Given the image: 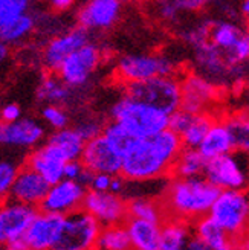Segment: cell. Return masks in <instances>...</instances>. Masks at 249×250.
Wrapping results in <instances>:
<instances>
[{
  "mask_svg": "<svg viewBox=\"0 0 249 250\" xmlns=\"http://www.w3.org/2000/svg\"><path fill=\"white\" fill-rule=\"evenodd\" d=\"M181 137L164 130L150 137H136L122 154L119 176L130 183H148L171 176L174 160L182 149Z\"/></svg>",
  "mask_w": 249,
  "mask_h": 250,
  "instance_id": "obj_1",
  "label": "cell"
},
{
  "mask_svg": "<svg viewBox=\"0 0 249 250\" xmlns=\"http://www.w3.org/2000/svg\"><path fill=\"white\" fill-rule=\"evenodd\" d=\"M219 192L205 177H173L165 185L159 202L162 203L167 217L194 223L208 215Z\"/></svg>",
  "mask_w": 249,
  "mask_h": 250,
  "instance_id": "obj_2",
  "label": "cell"
},
{
  "mask_svg": "<svg viewBox=\"0 0 249 250\" xmlns=\"http://www.w3.org/2000/svg\"><path fill=\"white\" fill-rule=\"evenodd\" d=\"M110 118L133 137H150L168 127V115L126 95L110 107Z\"/></svg>",
  "mask_w": 249,
  "mask_h": 250,
  "instance_id": "obj_3",
  "label": "cell"
},
{
  "mask_svg": "<svg viewBox=\"0 0 249 250\" xmlns=\"http://www.w3.org/2000/svg\"><path fill=\"white\" fill-rule=\"evenodd\" d=\"M115 75L121 84L179 77V61L167 54H124L116 61Z\"/></svg>",
  "mask_w": 249,
  "mask_h": 250,
  "instance_id": "obj_4",
  "label": "cell"
},
{
  "mask_svg": "<svg viewBox=\"0 0 249 250\" xmlns=\"http://www.w3.org/2000/svg\"><path fill=\"white\" fill-rule=\"evenodd\" d=\"M124 93L132 99L152 105L168 116L181 108V78L179 77H156L145 81L127 83Z\"/></svg>",
  "mask_w": 249,
  "mask_h": 250,
  "instance_id": "obj_5",
  "label": "cell"
},
{
  "mask_svg": "<svg viewBox=\"0 0 249 250\" xmlns=\"http://www.w3.org/2000/svg\"><path fill=\"white\" fill-rule=\"evenodd\" d=\"M208 217L228 235L243 240L249 218L248 194L245 191H220L208 212Z\"/></svg>",
  "mask_w": 249,
  "mask_h": 250,
  "instance_id": "obj_6",
  "label": "cell"
},
{
  "mask_svg": "<svg viewBox=\"0 0 249 250\" xmlns=\"http://www.w3.org/2000/svg\"><path fill=\"white\" fill-rule=\"evenodd\" d=\"M99 229L101 226L93 217L78 209L63 217L52 250H95Z\"/></svg>",
  "mask_w": 249,
  "mask_h": 250,
  "instance_id": "obj_7",
  "label": "cell"
},
{
  "mask_svg": "<svg viewBox=\"0 0 249 250\" xmlns=\"http://www.w3.org/2000/svg\"><path fill=\"white\" fill-rule=\"evenodd\" d=\"M101 62L103 49L98 43L91 40L63 61L57 75L70 89H81L91 81Z\"/></svg>",
  "mask_w": 249,
  "mask_h": 250,
  "instance_id": "obj_8",
  "label": "cell"
},
{
  "mask_svg": "<svg viewBox=\"0 0 249 250\" xmlns=\"http://www.w3.org/2000/svg\"><path fill=\"white\" fill-rule=\"evenodd\" d=\"M220 89L201 77L196 72H190L181 77V108L188 113H211L219 99Z\"/></svg>",
  "mask_w": 249,
  "mask_h": 250,
  "instance_id": "obj_9",
  "label": "cell"
},
{
  "mask_svg": "<svg viewBox=\"0 0 249 250\" xmlns=\"http://www.w3.org/2000/svg\"><path fill=\"white\" fill-rule=\"evenodd\" d=\"M204 177L219 191H245L248 185L245 168L235 153L206 160Z\"/></svg>",
  "mask_w": 249,
  "mask_h": 250,
  "instance_id": "obj_10",
  "label": "cell"
},
{
  "mask_svg": "<svg viewBox=\"0 0 249 250\" xmlns=\"http://www.w3.org/2000/svg\"><path fill=\"white\" fill-rule=\"evenodd\" d=\"M83 210L93 217L99 226L126 223L127 217V198L110 191L98 192L87 189L83 200Z\"/></svg>",
  "mask_w": 249,
  "mask_h": 250,
  "instance_id": "obj_11",
  "label": "cell"
},
{
  "mask_svg": "<svg viewBox=\"0 0 249 250\" xmlns=\"http://www.w3.org/2000/svg\"><path fill=\"white\" fill-rule=\"evenodd\" d=\"M37 210L8 197L0 200V246L22 241Z\"/></svg>",
  "mask_w": 249,
  "mask_h": 250,
  "instance_id": "obj_12",
  "label": "cell"
},
{
  "mask_svg": "<svg viewBox=\"0 0 249 250\" xmlns=\"http://www.w3.org/2000/svg\"><path fill=\"white\" fill-rule=\"evenodd\" d=\"M91 42V32L81 26L70 28L69 31L61 32L49 40L42 51V62L49 73H57L63 61Z\"/></svg>",
  "mask_w": 249,
  "mask_h": 250,
  "instance_id": "obj_13",
  "label": "cell"
},
{
  "mask_svg": "<svg viewBox=\"0 0 249 250\" xmlns=\"http://www.w3.org/2000/svg\"><path fill=\"white\" fill-rule=\"evenodd\" d=\"M87 188L78 182L61 179L57 183L49 185V189L40 205V209L49 214L65 217L83 206V200Z\"/></svg>",
  "mask_w": 249,
  "mask_h": 250,
  "instance_id": "obj_14",
  "label": "cell"
},
{
  "mask_svg": "<svg viewBox=\"0 0 249 250\" xmlns=\"http://www.w3.org/2000/svg\"><path fill=\"white\" fill-rule=\"evenodd\" d=\"M80 162L84 169L91 171L92 174L118 176L121 172L122 156L104 139L103 134H99L95 139L84 144Z\"/></svg>",
  "mask_w": 249,
  "mask_h": 250,
  "instance_id": "obj_15",
  "label": "cell"
},
{
  "mask_svg": "<svg viewBox=\"0 0 249 250\" xmlns=\"http://www.w3.org/2000/svg\"><path fill=\"white\" fill-rule=\"evenodd\" d=\"M45 137V125L34 118H20L9 124L0 122V145L2 146L34 149L43 144Z\"/></svg>",
  "mask_w": 249,
  "mask_h": 250,
  "instance_id": "obj_16",
  "label": "cell"
},
{
  "mask_svg": "<svg viewBox=\"0 0 249 250\" xmlns=\"http://www.w3.org/2000/svg\"><path fill=\"white\" fill-rule=\"evenodd\" d=\"M122 14L121 0H87L77 12L78 26L86 31H109Z\"/></svg>",
  "mask_w": 249,
  "mask_h": 250,
  "instance_id": "obj_17",
  "label": "cell"
},
{
  "mask_svg": "<svg viewBox=\"0 0 249 250\" xmlns=\"http://www.w3.org/2000/svg\"><path fill=\"white\" fill-rule=\"evenodd\" d=\"M66 162L68 160L65 159V156L54 145L45 142L31 149V153L24 160V165L35 171L45 182L52 185L63 179Z\"/></svg>",
  "mask_w": 249,
  "mask_h": 250,
  "instance_id": "obj_18",
  "label": "cell"
},
{
  "mask_svg": "<svg viewBox=\"0 0 249 250\" xmlns=\"http://www.w3.org/2000/svg\"><path fill=\"white\" fill-rule=\"evenodd\" d=\"M61 223H63L61 215L37 210L22 241L32 250H52V246L61 229Z\"/></svg>",
  "mask_w": 249,
  "mask_h": 250,
  "instance_id": "obj_19",
  "label": "cell"
},
{
  "mask_svg": "<svg viewBox=\"0 0 249 250\" xmlns=\"http://www.w3.org/2000/svg\"><path fill=\"white\" fill-rule=\"evenodd\" d=\"M47 189L49 183L45 182L35 171L24 165L19 169L17 177L8 194V198L32 208H40Z\"/></svg>",
  "mask_w": 249,
  "mask_h": 250,
  "instance_id": "obj_20",
  "label": "cell"
},
{
  "mask_svg": "<svg viewBox=\"0 0 249 250\" xmlns=\"http://www.w3.org/2000/svg\"><path fill=\"white\" fill-rule=\"evenodd\" d=\"M209 0H150L152 14L165 24H181L186 16L202 12Z\"/></svg>",
  "mask_w": 249,
  "mask_h": 250,
  "instance_id": "obj_21",
  "label": "cell"
},
{
  "mask_svg": "<svg viewBox=\"0 0 249 250\" xmlns=\"http://www.w3.org/2000/svg\"><path fill=\"white\" fill-rule=\"evenodd\" d=\"M194 235L202 240L209 250H248V241L228 235L208 215L193 223Z\"/></svg>",
  "mask_w": 249,
  "mask_h": 250,
  "instance_id": "obj_22",
  "label": "cell"
},
{
  "mask_svg": "<svg viewBox=\"0 0 249 250\" xmlns=\"http://www.w3.org/2000/svg\"><path fill=\"white\" fill-rule=\"evenodd\" d=\"M201 154L206 159H216L220 156H225L235 151V145L232 141V136L226 127L223 119L216 118L214 122L211 124L209 130L206 131L205 137L202 139L201 145L197 146Z\"/></svg>",
  "mask_w": 249,
  "mask_h": 250,
  "instance_id": "obj_23",
  "label": "cell"
},
{
  "mask_svg": "<svg viewBox=\"0 0 249 250\" xmlns=\"http://www.w3.org/2000/svg\"><path fill=\"white\" fill-rule=\"evenodd\" d=\"M124 224L129 233L132 250H159L160 224L138 218H127Z\"/></svg>",
  "mask_w": 249,
  "mask_h": 250,
  "instance_id": "obj_24",
  "label": "cell"
},
{
  "mask_svg": "<svg viewBox=\"0 0 249 250\" xmlns=\"http://www.w3.org/2000/svg\"><path fill=\"white\" fill-rule=\"evenodd\" d=\"M193 235V223L167 217L160 223L159 250H181Z\"/></svg>",
  "mask_w": 249,
  "mask_h": 250,
  "instance_id": "obj_25",
  "label": "cell"
},
{
  "mask_svg": "<svg viewBox=\"0 0 249 250\" xmlns=\"http://www.w3.org/2000/svg\"><path fill=\"white\" fill-rule=\"evenodd\" d=\"M75 89H70L63 81L58 78L57 73H47L40 81L37 87V98L39 101L45 103V105H61L68 104L72 98V93Z\"/></svg>",
  "mask_w": 249,
  "mask_h": 250,
  "instance_id": "obj_26",
  "label": "cell"
},
{
  "mask_svg": "<svg viewBox=\"0 0 249 250\" xmlns=\"http://www.w3.org/2000/svg\"><path fill=\"white\" fill-rule=\"evenodd\" d=\"M206 159L197 148H182L171 168V176L179 179L204 177Z\"/></svg>",
  "mask_w": 249,
  "mask_h": 250,
  "instance_id": "obj_27",
  "label": "cell"
},
{
  "mask_svg": "<svg viewBox=\"0 0 249 250\" xmlns=\"http://www.w3.org/2000/svg\"><path fill=\"white\" fill-rule=\"evenodd\" d=\"M127 217L160 224L167 218V214L159 200L148 195H138L127 200Z\"/></svg>",
  "mask_w": 249,
  "mask_h": 250,
  "instance_id": "obj_28",
  "label": "cell"
},
{
  "mask_svg": "<svg viewBox=\"0 0 249 250\" xmlns=\"http://www.w3.org/2000/svg\"><path fill=\"white\" fill-rule=\"evenodd\" d=\"M51 145H54L58 151L65 156V159L69 160H80L83 148H84V141L81 136L73 130V127H68L63 130H57L51 136L47 137V141Z\"/></svg>",
  "mask_w": 249,
  "mask_h": 250,
  "instance_id": "obj_29",
  "label": "cell"
},
{
  "mask_svg": "<svg viewBox=\"0 0 249 250\" xmlns=\"http://www.w3.org/2000/svg\"><path fill=\"white\" fill-rule=\"evenodd\" d=\"M35 29V19L31 14H22L3 24H0V42L9 44H19L24 42Z\"/></svg>",
  "mask_w": 249,
  "mask_h": 250,
  "instance_id": "obj_30",
  "label": "cell"
},
{
  "mask_svg": "<svg viewBox=\"0 0 249 250\" xmlns=\"http://www.w3.org/2000/svg\"><path fill=\"white\" fill-rule=\"evenodd\" d=\"M95 250H132L126 224L101 226L96 238Z\"/></svg>",
  "mask_w": 249,
  "mask_h": 250,
  "instance_id": "obj_31",
  "label": "cell"
},
{
  "mask_svg": "<svg viewBox=\"0 0 249 250\" xmlns=\"http://www.w3.org/2000/svg\"><path fill=\"white\" fill-rule=\"evenodd\" d=\"M216 116L213 113H197L193 115L188 127L183 130V133L179 136L182 146L185 148H197L201 145L202 139L205 137L206 131L209 130L211 124L214 122Z\"/></svg>",
  "mask_w": 249,
  "mask_h": 250,
  "instance_id": "obj_32",
  "label": "cell"
},
{
  "mask_svg": "<svg viewBox=\"0 0 249 250\" xmlns=\"http://www.w3.org/2000/svg\"><path fill=\"white\" fill-rule=\"evenodd\" d=\"M226 127L232 136V141L235 145V151L245 153L249 146V122L246 111H237L226 118H223Z\"/></svg>",
  "mask_w": 249,
  "mask_h": 250,
  "instance_id": "obj_33",
  "label": "cell"
},
{
  "mask_svg": "<svg viewBox=\"0 0 249 250\" xmlns=\"http://www.w3.org/2000/svg\"><path fill=\"white\" fill-rule=\"evenodd\" d=\"M103 137L104 139L113 146L116 151L122 156L126 153V149L132 145V142L136 139L133 137L126 128H122L119 124L110 121L107 124H104V128H103Z\"/></svg>",
  "mask_w": 249,
  "mask_h": 250,
  "instance_id": "obj_34",
  "label": "cell"
},
{
  "mask_svg": "<svg viewBox=\"0 0 249 250\" xmlns=\"http://www.w3.org/2000/svg\"><path fill=\"white\" fill-rule=\"evenodd\" d=\"M42 119L47 127H51L54 131L68 128L70 122V118L66 108L61 105H52V104H47L42 108Z\"/></svg>",
  "mask_w": 249,
  "mask_h": 250,
  "instance_id": "obj_35",
  "label": "cell"
},
{
  "mask_svg": "<svg viewBox=\"0 0 249 250\" xmlns=\"http://www.w3.org/2000/svg\"><path fill=\"white\" fill-rule=\"evenodd\" d=\"M20 165L14 159H0V198H6L14 183Z\"/></svg>",
  "mask_w": 249,
  "mask_h": 250,
  "instance_id": "obj_36",
  "label": "cell"
},
{
  "mask_svg": "<svg viewBox=\"0 0 249 250\" xmlns=\"http://www.w3.org/2000/svg\"><path fill=\"white\" fill-rule=\"evenodd\" d=\"M31 0H0V24L26 14Z\"/></svg>",
  "mask_w": 249,
  "mask_h": 250,
  "instance_id": "obj_37",
  "label": "cell"
},
{
  "mask_svg": "<svg viewBox=\"0 0 249 250\" xmlns=\"http://www.w3.org/2000/svg\"><path fill=\"white\" fill-rule=\"evenodd\" d=\"M103 128H104V122L96 119V118H91V116L81 119L75 127H73V130L81 136V139L84 142L92 141V139H95V137H98L103 133Z\"/></svg>",
  "mask_w": 249,
  "mask_h": 250,
  "instance_id": "obj_38",
  "label": "cell"
},
{
  "mask_svg": "<svg viewBox=\"0 0 249 250\" xmlns=\"http://www.w3.org/2000/svg\"><path fill=\"white\" fill-rule=\"evenodd\" d=\"M191 118H193V113H188V111L179 108L168 116V127L167 128L171 130L173 133H176L178 136H181L183 133V130L188 127Z\"/></svg>",
  "mask_w": 249,
  "mask_h": 250,
  "instance_id": "obj_39",
  "label": "cell"
},
{
  "mask_svg": "<svg viewBox=\"0 0 249 250\" xmlns=\"http://www.w3.org/2000/svg\"><path fill=\"white\" fill-rule=\"evenodd\" d=\"M110 182H112V176H109V174H92L91 182L87 185V189L106 192L110 189Z\"/></svg>",
  "mask_w": 249,
  "mask_h": 250,
  "instance_id": "obj_40",
  "label": "cell"
},
{
  "mask_svg": "<svg viewBox=\"0 0 249 250\" xmlns=\"http://www.w3.org/2000/svg\"><path fill=\"white\" fill-rule=\"evenodd\" d=\"M20 118H22V108L14 103H9L0 108V122L9 124V122H14Z\"/></svg>",
  "mask_w": 249,
  "mask_h": 250,
  "instance_id": "obj_41",
  "label": "cell"
},
{
  "mask_svg": "<svg viewBox=\"0 0 249 250\" xmlns=\"http://www.w3.org/2000/svg\"><path fill=\"white\" fill-rule=\"evenodd\" d=\"M83 171H84V167L81 165L80 160H69V162H66V165H65L63 179L72 180V182H78Z\"/></svg>",
  "mask_w": 249,
  "mask_h": 250,
  "instance_id": "obj_42",
  "label": "cell"
},
{
  "mask_svg": "<svg viewBox=\"0 0 249 250\" xmlns=\"http://www.w3.org/2000/svg\"><path fill=\"white\" fill-rule=\"evenodd\" d=\"M127 180L121 177L119 174L118 176H112V182H110V192H113V194H118V195H122L124 191H126V186H127Z\"/></svg>",
  "mask_w": 249,
  "mask_h": 250,
  "instance_id": "obj_43",
  "label": "cell"
},
{
  "mask_svg": "<svg viewBox=\"0 0 249 250\" xmlns=\"http://www.w3.org/2000/svg\"><path fill=\"white\" fill-rule=\"evenodd\" d=\"M181 250H209V249L206 247V244L202 240H199L196 235H193Z\"/></svg>",
  "mask_w": 249,
  "mask_h": 250,
  "instance_id": "obj_44",
  "label": "cell"
},
{
  "mask_svg": "<svg viewBox=\"0 0 249 250\" xmlns=\"http://www.w3.org/2000/svg\"><path fill=\"white\" fill-rule=\"evenodd\" d=\"M49 2L55 11H66L75 3V0H49Z\"/></svg>",
  "mask_w": 249,
  "mask_h": 250,
  "instance_id": "obj_45",
  "label": "cell"
},
{
  "mask_svg": "<svg viewBox=\"0 0 249 250\" xmlns=\"http://www.w3.org/2000/svg\"><path fill=\"white\" fill-rule=\"evenodd\" d=\"M2 250H32L29 246H26L23 241H17V243H11L6 246H2Z\"/></svg>",
  "mask_w": 249,
  "mask_h": 250,
  "instance_id": "obj_46",
  "label": "cell"
},
{
  "mask_svg": "<svg viewBox=\"0 0 249 250\" xmlns=\"http://www.w3.org/2000/svg\"><path fill=\"white\" fill-rule=\"evenodd\" d=\"M9 57V46L3 42H0V66L8 60Z\"/></svg>",
  "mask_w": 249,
  "mask_h": 250,
  "instance_id": "obj_47",
  "label": "cell"
},
{
  "mask_svg": "<svg viewBox=\"0 0 249 250\" xmlns=\"http://www.w3.org/2000/svg\"><path fill=\"white\" fill-rule=\"evenodd\" d=\"M240 12L243 16H248L249 14V0H242L240 3Z\"/></svg>",
  "mask_w": 249,
  "mask_h": 250,
  "instance_id": "obj_48",
  "label": "cell"
},
{
  "mask_svg": "<svg viewBox=\"0 0 249 250\" xmlns=\"http://www.w3.org/2000/svg\"><path fill=\"white\" fill-rule=\"evenodd\" d=\"M148 2H150V0H148Z\"/></svg>",
  "mask_w": 249,
  "mask_h": 250,
  "instance_id": "obj_49",
  "label": "cell"
},
{
  "mask_svg": "<svg viewBox=\"0 0 249 250\" xmlns=\"http://www.w3.org/2000/svg\"><path fill=\"white\" fill-rule=\"evenodd\" d=\"M0 200H2V198H0Z\"/></svg>",
  "mask_w": 249,
  "mask_h": 250,
  "instance_id": "obj_50",
  "label": "cell"
}]
</instances>
